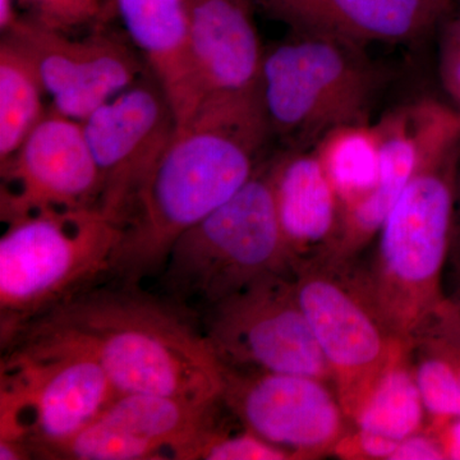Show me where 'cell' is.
I'll return each mask as SVG.
<instances>
[{"mask_svg": "<svg viewBox=\"0 0 460 460\" xmlns=\"http://www.w3.org/2000/svg\"><path fill=\"white\" fill-rule=\"evenodd\" d=\"M271 140L257 87L206 96L120 217L109 271L115 283L159 277L175 242L253 177Z\"/></svg>", "mask_w": 460, "mask_h": 460, "instance_id": "obj_1", "label": "cell"}, {"mask_svg": "<svg viewBox=\"0 0 460 460\" xmlns=\"http://www.w3.org/2000/svg\"><path fill=\"white\" fill-rule=\"evenodd\" d=\"M16 343L91 357L119 394L222 401L226 365L205 332L140 287L87 288L21 330Z\"/></svg>", "mask_w": 460, "mask_h": 460, "instance_id": "obj_2", "label": "cell"}, {"mask_svg": "<svg viewBox=\"0 0 460 460\" xmlns=\"http://www.w3.org/2000/svg\"><path fill=\"white\" fill-rule=\"evenodd\" d=\"M459 145L408 184L378 232L372 271L357 281L387 332L413 347L443 304L452 248Z\"/></svg>", "mask_w": 460, "mask_h": 460, "instance_id": "obj_3", "label": "cell"}, {"mask_svg": "<svg viewBox=\"0 0 460 460\" xmlns=\"http://www.w3.org/2000/svg\"><path fill=\"white\" fill-rule=\"evenodd\" d=\"M289 271L270 157L232 199L181 235L159 278L166 301L190 314L205 313L253 281Z\"/></svg>", "mask_w": 460, "mask_h": 460, "instance_id": "obj_4", "label": "cell"}, {"mask_svg": "<svg viewBox=\"0 0 460 460\" xmlns=\"http://www.w3.org/2000/svg\"><path fill=\"white\" fill-rule=\"evenodd\" d=\"M0 238V330H21L109 275L120 226L100 206L42 211L5 224Z\"/></svg>", "mask_w": 460, "mask_h": 460, "instance_id": "obj_5", "label": "cell"}, {"mask_svg": "<svg viewBox=\"0 0 460 460\" xmlns=\"http://www.w3.org/2000/svg\"><path fill=\"white\" fill-rule=\"evenodd\" d=\"M377 84L362 48L290 31L265 49L257 91L272 138L305 150L339 127L368 123Z\"/></svg>", "mask_w": 460, "mask_h": 460, "instance_id": "obj_6", "label": "cell"}, {"mask_svg": "<svg viewBox=\"0 0 460 460\" xmlns=\"http://www.w3.org/2000/svg\"><path fill=\"white\" fill-rule=\"evenodd\" d=\"M117 392L84 354L29 344L7 348L0 370V440L47 458L114 401Z\"/></svg>", "mask_w": 460, "mask_h": 460, "instance_id": "obj_7", "label": "cell"}, {"mask_svg": "<svg viewBox=\"0 0 460 460\" xmlns=\"http://www.w3.org/2000/svg\"><path fill=\"white\" fill-rule=\"evenodd\" d=\"M293 271L278 272L205 311L208 341L226 367L301 375L332 383V374L296 299Z\"/></svg>", "mask_w": 460, "mask_h": 460, "instance_id": "obj_8", "label": "cell"}, {"mask_svg": "<svg viewBox=\"0 0 460 460\" xmlns=\"http://www.w3.org/2000/svg\"><path fill=\"white\" fill-rule=\"evenodd\" d=\"M335 270L326 262L301 263L293 269V283L345 416L353 422L381 376L411 347L393 337L357 283Z\"/></svg>", "mask_w": 460, "mask_h": 460, "instance_id": "obj_9", "label": "cell"}, {"mask_svg": "<svg viewBox=\"0 0 460 460\" xmlns=\"http://www.w3.org/2000/svg\"><path fill=\"white\" fill-rule=\"evenodd\" d=\"M102 22L75 39L20 16L2 32L32 63L50 108L78 122L150 71L135 47Z\"/></svg>", "mask_w": 460, "mask_h": 460, "instance_id": "obj_10", "label": "cell"}, {"mask_svg": "<svg viewBox=\"0 0 460 460\" xmlns=\"http://www.w3.org/2000/svg\"><path fill=\"white\" fill-rule=\"evenodd\" d=\"M380 171L368 198L345 211L341 232L323 261L341 266L378 234L408 184L425 166L460 144V114L435 100L395 109L374 124Z\"/></svg>", "mask_w": 460, "mask_h": 460, "instance_id": "obj_11", "label": "cell"}, {"mask_svg": "<svg viewBox=\"0 0 460 460\" xmlns=\"http://www.w3.org/2000/svg\"><path fill=\"white\" fill-rule=\"evenodd\" d=\"M0 166L3 223L42 211L100 206L102 177L83 123L50 107L16 153Z\"/></svg>", "mask_w": 460, "mask_h": 460, "instance_id": "obj_12", "label": "cell"}, {"mask_svg": "<svg viewBox=\"0 0 460 460\" xmlns=\"http://www.w3.org/2000/svg\"><path fill=\"white\" fill-rule=\"evenodd\" d=\"M81 123L102 177L100 208L119 224L177 131L174 111L148 71Z\"/></svg>", "mask_w": 460, "mask_h": 460, "instance_id": "obj_13", "label": "cell"}, {"mask_svg": "<svg viewBox=\"0 0 460 460\" xmlns=\"http://www.w3.org/2000/svg\"><path fill=\"white\" fill-rule=\"evenodd\" d=\"M222 402L248 431L296 458L334 452L345 435L337 393L319 378L226 367Z\"/></svg>", "mask_w": 460, "mask_h": 460, "instance_id": "obj_14", "label": "cell"}, {"mask_svg": "<svg viewBox=\"0 0 460 460\" xmlns=\"http://www.w3.org/2000/svg\"><path fill=\"white\" fill-rule=\"evenodd\" d=\"M220 402L202 404L172 396L119 394L47 458L183 460Z\"/></svg>", "mask_w": 460, "mask_h": 460, "instance_id": "obj_15", "label": "cell"}, {"mask_svg": "<svg viewBox=\"0 0 460 460\" xmlns=\"http://www.w3.org/2000/svg\"><path fill=\"white\" fill-rule=\"evenodd\" d=\"M290 31L365 49L370 42L419 40L456 13L453 0H259Z\"/></svg>", "mask_w": 460, "mask_h": 460, "instance_id": "obj_16", "label": "cell"}, {"mask_svg": "<svg viewBox=\"0 0 460 460\" xmlns=\"http://www.w3.org/2000/svg\"><path fill=\"white\" fill-rule=\"evenodd\" d=\"M259 0H186L190 50L205 98L255 90L263 49Z\"/></svg>", "mask_w": 460, "mask_h": 460, "instance_id": "obj_17", "label": "cell"}, {"mask_svg": "<svg viewBox=\"0 0 460 460\" xmlns=\"http://www.w3.org/2000/svg\"><path fill=\"white\" fill-rule=\"evenodd\" d=\"M129 41L171 102L178 126L205 95L190 50L186 0H114Z\"/></svg>", "mask_w": 460, "mask_h": 460, "instance_id": "obj_18", "label": "cell"}, {"mask_svg": "<svg viewBox=\"0 0 460 460\" xmlns=\"http://www.w3.org/2000/svg\"><path fill=\"white\" fill-rule=\"evenodd\" d=\"M272 186L293 269L314 251L323 259L341 232L343 208L314 147L272 157Z\"/></svg>", "mask_w": 460, "mask_h": 460, "instance_id": "obj_19", "label": "cell"}, {"mask_svg": "<svg viewBox=\"0 0 460 460\" xmlns=\"http://www.w3.org/2000/svg\"><path fill=\"white\" fill-rule=\"evenodd\" d=\"M343 214L371 195L380 171V145L374 124H349L326 133L314 146Z\"/></svg>", "mask_w": 460, "mask_h": 460, "instance_id": "obj_20", "label": "cell"}, {"mask_svg": "<svg viewBox=\"0 0 460 460\" xmlns=\"http://www.w3.org/2000/svg\"><path fill=\"white\" fill-rule=\"evenodd\" d=\"M32 63L13 42L0 44V164L20 148L49 108Z\"/></svg>", "mask_w": 460, "mask_h": 460, "instance_id": "obj_21", "label": "cell"}, {"mask_svg": "<svg viewBox=\"0 0 460 460\" xmlns=\"http://www.w3.org/2000/svg\"><path fill=\"white\" fill-rule=\"evenodd\" d=\"M425 414L414 372L405 356L381 376L353 423L359 431L401 443L422 431Z\"/></svg>", "mask_w": 460, "mask_h": 460, "instance_id": "obj_22", "label": "cell"}, {"mask_svg": "<svg viewBox=\"0 0 460 460\" xmlns=\"http://www.w3.org/2000/svg\"><path fill=\"white\" fill-rule=\"evenodd\" d=\"M417 341L422 343V354L413 372L426 413L434 426L460 419L459 350L434 338Z\"/></svg>", "mask_w": 460, "mask_h": 460, "instance_id": "obj_23", "label": "cell"}, {"mask_svg": "<svg viewBox=\"0 0 460 460\" xmlns=\"http://www.w3.org/2000/svg\"><path fill=\"white\" fill-rule=\"evenodd\" d=\"M217 413V411H215ZM287 460L292 453L263 440L244 428V432H228L215 423V414L187 450L184 460Z\"/></svg>", "mask_w": 460, "mask_h": 460, "instance_id": "obj_24", "label": "cell"}, {"mask_svg": "<svg viewBox=\"0 0 460 460\" xmlns=\"http://www.w3.org/2000/svg\"><path fill=\"white\" fill-rule=\"evenodd\" d=\"M29 11L26 17L56 31L71 33L104 20L100 0H18Z\"/></svg>", "mask_w": 460, "mask_h": 460, "instance_id": "obj_25", "label": "cell"}, {"mask_svg": "<svg viewBox=\"0 0 460 460\" xmlns=\"http://www.w3.org/2000/svg\"><path fill=\"white\" fill-rule=\"evenodd\" d=\"M443 26L440 49L441 80L460 113V13H454Z\"/></svg>", "mask_w": 460, "mask_h": 460, "instance_id": "obj_26", "label": "cell"}, {"mask_svg": "<svg viewBox=\"0 0 460 460\" xmlns=\"http://www.w3.org/2000/svg\"><path fill=\"white\" fill-rule=\"evenodd\" d=\"M423 337L438 339L460 352V290L452 296H445L420 338Z\"/></svg>", "mask_w": 460, "mask_h": 460, "instance_id": "obj_27", "label": "cell"}, {"mask_svg": "<svg viewBox=\"0 0 460 460\" xmlns=\"http://www.w3.org/2000/svg\"><path fill=\"white\" fill-rule=\"evenodd\" d=\"M445 459L443 447L434 432L425 429L404 438L396 447L392 460H441Z\"/></svg>", "mask_w": 460, "mask_h": 460, "instance_id": "obj_28", "label": "cell"}, {"mask_svg": "<svg viewBox=\"0 0 460 460\" xmlns=\"http://www.w3.org/2000/svg\"><path fill=\"white\" fill-rule=\"evenodd\" d=\"M432 432L443 447L445 459L460 460V419L435 425Z\"/></svg>", "mask_w": 460, "mask_h": 460, "instance_id": "obj_29", "label": "cell"}, {"mask_svg": "<svg viewBox=\"0 0 460 460\" xmlns=\"http://www.w3.org/2000/svg\"><path fill=\"white\" fill-rule=\"evenodd\" d=\"M29 456H32V453L30 452L29 447L25 444L12 440H0V459H29Z\"/></svg>", "mask_w": 460, "mask_h": 460, "instance_id": "obj_30", "label": "cell"}, {"mask_svg": "<svg viewBox=\"0 0 460 460\" xmlns=\"http://www.w3.org/2000/svg\"><path fill=\"white\" fill-rule=\"evenodd\" d=\"M452 244H456L460 255V174L456 177V214H454Z\"/></svg>", "mask_w": 460, "mask_h": 460, "instance_id": "obj_31", "label": "cell"}]
</instances>
